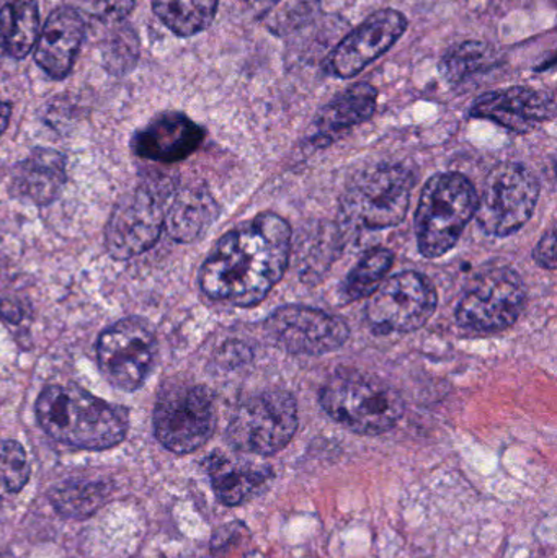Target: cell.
<instances>
[{
	"mask_svg": "<svg viewBox=\"0 0 557 558\" xmlns=\"http://www.w3.org/2000/svg\"><path fill=\"white\" fill-rule=\"evenodd\" d=\"M29 481L25 449L16 441L0 442V497L16 495Z\"/></svg>",
	"mask_w": 557,
	"mask_h": 558,
	"instance_id": "27",
	"label": "cell"
},
{
	"mask_svg": "<svg viewBox=\"0 0 557 558\" xmlns=\"http://www.w3.org/2000/svg\"><path fill=\"white\" fill-rule=\"evenodd\" d=\"M370 298L366 320L378 335L419 330L431 320L438 302L431 279L417 271L395 275Z\"/></svg>",
	"mask_w": 557,
	"mask_h": 558,
	"instance_id": "10",
	"label": "cell"
},
{
	"mask_svg": "<svg viewBox=\"0 0 557 558\" xmlns=\"http://www.w3.org/2000/svg\"><path fill=\"white\" fill-rule=\"evenodd\" d=\"M536 264L546 270L553 271L556 268V231L555 228L549 229L542 241L536 245L535 254H533Z\"/></svg>",
	"mask_w": 557,
	"mask_h": 558,
	"instance_id": "29",
	"label": "cell"
},
{
	"mask_svg": "<svg viewBox=\"0 0 557 558\" xmlns=\"http://www.w3.org/2000/svg\"><path fill=\"white\" fill-rule=\"evenodd\" d=\"M216 497L226 507L244 504L274 477L270 465L213 452L205 462Z\"/></svg>",
	"mask_w": 557,
	"mask_h": 558,
	"instance_id": "19",
	"label": "cell"
},
{
	"mask_svg": "<svg viewBox=\"0 0 557 558\" xmlns=\"http://www.w3.org/2000/svg\"><path fill=\"white\" fill-rule=\"evenodd\" d=\"M65 183V159L51 149H36L19 163L12 189L16 196L36 205H49L58 198Z\"/></svg>",
	"mask_w": 557,
	"mask_h": 558,
	"instance_id": "21",
	"label": "cell"
},
{
	"mask_svg": "<svg viewBox=\"0 0 557 558\" xmlns=\"http://www.w3.org/2000/svg\"><path fill=\"white\" fill-rule=\"evenodd\" d=\"M245 12L251 13L252 19H264L268 13L277 9L280 0H238Z\"/></svg>",
	"mask_w": 557,
	"mask_h": 558,
	"instance_id": "30",
	"label": "cell"
},
{
	"mask_svg": "<svg viewBox=\"0 0 557 558\" xmlns=\"http://www.w3.org/2000/svg\"><path fill=\"white\" fill-rule=\"evenodd\" d=\"M41 32L36 0H5L0 9V46L13 59H23L35 49Z\"/></svg>",
	"mask_w": 557,
	"mask_h": 558,
	"instance_id": "22",
	"label": "cell"
},
{
	"mask_svg": "<svg viewBox=\"0 0 557 558\" xmlns=\"http://www.w3.org/2000/svg\"><path fill=\"white\" fill-rule=\"evenodd\" d=\"M39 426L62 445L104 451L126 436V413L81 387L51 386L36 402Z\"/></svg>",
	"mask_w": 557,
	"mask_h": 558,
	"instance_id": "2",
	"label": "cell"
},
{
	"mask_svg": "<svg viewBox=\"0 0 557 558\" xmlns=\"http://www.w3.org/2000/svg\"><path fill=\"white\" fill-rule=\"evenodd\" d=\"M320 405L327 415L359 435L389 432L404 415V399L386 380L360 371H340L324 384Z\"/></svg>",
	"mask_w": 557,
	"mask_h": 558,
	"instance_id": "3",
	"label": "cell"
},
{
	"mask_svg": "<svg viewBox=\"0 0 557 558\" xmlns=\"http://www.w3.org/2000/svg\"><path fill=\"white\" fill-rule=\"evenodd\" d=\"M526 302L523 279L509 267L491 268L474 279L457 308V320L471 331H502L519 320Z\"/></svg>",
	"mask_w": 557,
	"mask_h": 558,
	"instance_id": "9",
	"label": "cell"
},
{
	"mask_svg": "<svg viewBox=\"0 0 557 558\" xmlns=\"http://www.w3.org/2000/svg\"><path fill=\"white\" fill-rule=\"evenodd\" d=\"M218 216L213 196L205 189L186 186L169 196L164 208V228L179 242H193L205 234Z\"/></svg>",
	"mask_w": 557,
	"mask_h": 558,
	"instance_id": "20",
	"label": "cell"
},
{
	"mask_svg": "<svg viewBox=\"0 0 557 558\" xmlns=\"http://www.w3.org/2000/svg\"><path fill=\"white\" fill-rule=\"evenodd\" d=\"M376 100L378 92L365 82L347 88L317 113L313 143L317 147L329 146L356 124L365 123L375 113Z\"/></svg>",
	"mask_w": 557,
	"mask_h": 558,
	"instance_id": "18",
	"label": "cell"
},
{
	"mask_svg": "<svg viewBox=\"0 0 557 558\" xmlns=\"http://www.w3.org/2000/svg\"><path fill=\"white\" fill-rule=\"evenodd\" d=\"M108 488L104 482L71 481L59 485L49 495L52 507L69 520H84L107 501Z\"/></svg>",
	"mask_w": 557,
	"mask_h": 558,
	"instance_id": "24",
	"label": "cell"
},
{
	"mask_svg": "<svg viewBox=\"0 0 557 558\" xmlns=\"http://www.w3.org/2000/svg\"><path fill=\"white\" fill-rule=\"evenodd\" d=\"M265 330L277 347L300 356L332 353L350 337L343 318L306 305L277 308L265 322Z\"/></svg>",
	"mask_w": 557,
	"mask_h": 558,
	"instance_id": "12",
	"label": "cell"
},
{
	"mask_svg": "<svg viewBox=\"0 0 557 558\" xmlns=\"http://www.w3.org/2000/svg\"><path fill=\"white\" fill-rule=\"evenodd\" d=\"M0 558H15V557L10 556L9 553H0Z\"/></svg>",
	"mask_w": 557,
	"mask_h": 558,
	"instance_id": "32",
	"label": "cell"
},
{
	"mask_svg": "<svg viewBox=\"0 0 557 558\" xmlns=\"http://www.w3.org/2000/svg\"><path fill=\"white\" fill-rule=\"evenodd\" d=\"M205 140V131L182 113H162L134 134V154L147 160L172 163L192 156Z\"/></svg>",
	"mask_w": 557,
	"mask_h": 558,
	"instance_id": "16",
	"label": "cell"
},
{
	"mask_svg": "<svg viewBox=\"0 0 557 558\" xmlns=\"http://www.w3.org/2000/svg\"><path fill=\"white\" fill-rule=\"evenodd\" d=\"M408 29V19L398 10L386 9L370 15L340 41L327 59V71L349 78L388 52Z\"/></svg>",
	"mask_w": 557,
	"mask_h": 558,
	"instance_id": "14",
	"label": "cell"
},
{
	"mask_svg": "<svg viewBox=\"0 0 557 558\" xmlns=\"http://www.w3.org/2000/svg\"><path fill=\"white\" fill-rule=\"evenodd\" d=\"M160 22L175 33L189 38L208 28L218 12L219 0H150Z\"/></svg>",
	"mask_w": 557,
	"mask_h": 558,
	"instance_id": "23",
	"label": "cell"
},
{
	"mask_svg": "<svg viewBox=\"0 0 557 558\" xmlns=\"http://www.w3.org/2000/svg\"><path fill=\"white\" fill-rule=\"evenodd\" d=\"M298 429L296 400L287 390L271 389L239 405L228 439L245 454L271 456L287 448Z\"/></svg>",
	"mask_w": 557,
	"mask_h": 558,
	"instance_id": "6",
	"label": "cell"
},
{
	"mask_svg": "<svg viewBox=\"0 0 557 558\" xmlns=\"http://www.w3.org/2000/svg\"><path fill=\"white\" fill-rule=\"evenodd\" d=\"M415 179L402 166H379L353 177L342 196V213L363 229L395 228L405 219Z\"/></svg>",
	"mask_w": 557,
	"mask_h": 558,
	"instance_id": "5",
	"label": "cell"
},
{
	"mask_svg": "<svg viewBox=\"0 0 557 558\" xmlns=\"http://www.w3.org/2000/svg\"><path fill=\"white\" fill-rule=\"evenodd\" d=\"M540 183L522 163L504 162L494 167L484 183L476 216L489 235L516 234L532 219L538 203Z\"/></svg>",
	"mask_w": 557,
	"mask_h": 558,
	"instance_id": "8",
	"label": "cell"
},
{
	"mask_svg": "<svg viewBox=\"0 0 557 558\" xmlns=\"http://www.w3.org/2000/svg\"><path fill=\"white\" fill-rule=\"evenodd\" d=\"M10 114H12V107L9 101H3L0 98V136L5 133L7 126H9Z\"/></svg>",
	"mask_w": 557,
	"mask_h": 558,
	"instance_id": "31",
	"label": "cell"
},
{
	"mask_svg": "<svg viewBox=\"0 0 557 558\" xmlns=\"http://www.w3.org/2000/svg\"><path fill=\"white\" fill-rule=\"evenodd\" d=\"M392 264H395V254L388 248L376 247L366 252L365 257L356 264L343 282V299L355 302L370 298L383 284Z\"/></svg>",
	"mask_w": 557,
	"mask_h": 558,
	"instance_id": "25",
	"label": "cell"
},
{
	"mask_svg": "<svg viewBox=\"0 0 557 558\" xmlns=\"http://www.w3.org/2000/svg\"><path fill=\"white\" fill-rule=\"evenodd\" d=\"M216 409L211 392L198 384H172L162 390L154 410V433L164 448L190 454L211 438Z\"/></svg>",
	"mask_w": 557,
	"mask_h": 558,
	"instance_id": "7",
	"label": "cell"
},
{
	"mask_svg": "<svg viewBox=\"0 0 557 558\" xmlns=\"http://www.w3.org/2000/svg\"><path fill=\"white\" fill-rule=\"evenodd\" d=\"M290 255V225L274 213H264L216 244L203 264L199 284L213 301L252 307L283 278Z\"/></svg>",
	"mask_w": 557,
	"mask_h": 558,
	"instance_id": "1",
	"label": "cell"
},
{
	"mask_svg": "<svg viewBox=\"0 0 557 558\" xmlns=\"http://www.w3.org/2000/svg\"><path fill=\"white\" fill-rule=\"evenodd\" d=\"M555 97L530 87L491 92L474 101L471 114L500 124L513 133H532L555 118Z\"/></svg>",
	"mask_w": 557,
	"mask_h": 558,
	"instance_id": "15",
	"label": "cell"
},
{
	"mask_svg": "<svg viewBox=\"0 0 557 558\" xmlns=\"http://www.w3.org/2000/svg\"><path fill=\"white\" fill-rule=\"evenodd\" d=\"M477 202L476 189L461 173L432 177L424 186L415 215L421 254L438 258L450 252L476 216Z\"/></svg>",
	"mask_w": 557,
	"mask_h": 558,
	"instance_id": "4",
	"label": "cell"
},
{
	"mask_svg": "<svg viewBox=\"0 0 557 558\" xmlns=\"http://www.w3.org/2000/svg\"><path fill=\"white\" fill-rule=\"evenodd\" d=\"M74 9L100 20V22H121L133 12L136 0H72Z\"/></svg>",
	"mask_w": 557,
	"mask_h": 558,
	"instance_id": "28",
	"label": "cell"
},
{
	"mask_svg": "<svg viewBox=\"0 0 557 558\" xmlns=\"http://www.w3.org/2000/svg\"><path fill=\"white\" fill-rule=\"evenodd\" d=\"M164 208L166 202L150 190L137 189L124 195L105 232L108 254L117 260H130L153 248L162 232Z\"/></svg>",
	"mask_w": 557,
	"mask_h": 558,
	"instance_id": "13",
	"label": "cell"
},
{
	"mask_svg": "<svg viewBox=\"0 0 557 558\" xmlns=\"http://www.w3.org/2000/svg\"><path fill=\"white\" fill-rule=\"evenodd\" d=\"M156 356V338L137 318H126L101 333L97 343L98 366L108 383L133 392L149 376Z\"/></svg>",
	"mask_w": 557,
	"mask_h": 558,
	"instance_id": "11",
	"label": "cell"
},
{
	"mask_svg": "<svg viewBox=\"0 0 557 558\" xmlns=\"http://www.w3.org/2000/svg\"><path fill=\"white\" fill-rule=\"evenodd\" d=\"M497 62V52L493 46L483 41H467L451 49L440 62V72L448 82L458 84L468 75L493 68Z\"/></svg>",
	"mask_w": 557,
	"mask_h": 558,
	"instance_id": "26",
	"label": "cell"
},
{
	"mask_svg": "<svg viewBox=\"0 0 557 558\" xmlns=\"http://www.w3.org/2000/svg\"><path fill=\"white\" fill-rule=\"evenodd\" d=\"M85 38V23L74 7H59L46 20L35 46V61L49 77L64 78L74 68Z\"/></svg>",
	"mask_w": 557,
	"mask_h": 558,
	"instance_id": "17",
	"label": "cell"
}]
</instances>
